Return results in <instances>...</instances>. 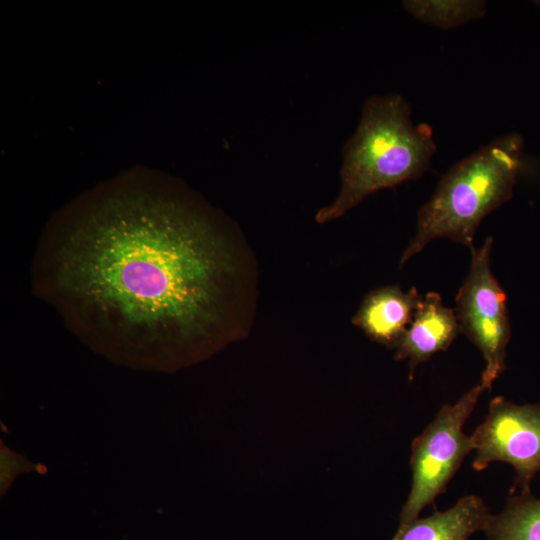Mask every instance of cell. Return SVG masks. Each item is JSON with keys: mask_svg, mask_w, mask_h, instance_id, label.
Returning <instances> with one entry per match:
<instances>
[{"mask_svg": "<svg viewBox=\"0 0 540 540\" xmlns=\"http://www.w3.org/2000/svg\"><path fill=\"white\" fill-rule=\"evenodd\" d=\"M37 471V465L11 450L0 441V495L4 496L15 478L23 473Z\"/></svg>", "mask_w": 540, "mask_h": 540, "instance_id": "obj_12", "label": "cell"}, {"mask_svg": "<svg viewBox=\"0 0 540 540\" xmlns=\"http://www.w3.org/2000/svg\"><path fill=\"white\" fill-rule=\"evenodd\" d=\"M403 7L414 18L441 29L457 28L487 12L483 0H407Z\"/></svg>", "mask_w": 540, "mask_h": 540, "instance_id": "obj_11", "label": "cell"}, {"mask_svg": "<svg viewBox=\"0 0 540 540\" xmlns=\"http://www.w3.org/2000/svg\"><path fill=\"white\" fill-rule=\"evenodd\" d=\"M491 514L481 497L465 495L449 509L397 529L390 540H467L484 530Z\"/></svg>", "mask_w": 540, "mask_h": 540, "instance_id": "obj_9", "label": "cell"}, {"mask_svg": "<svg viewBox=\"0 0 540 540\" xmlns=\"http://www.w3.org/2000/svg\"><path fill=\"white\" fill-rule=\"evenodd\" d=\"M482 532L487 540H540V499L530 491L510 496Z\"/></svg>", "mask_w": 540, "mask_h": 540, "instance_id": "obj_10", "label": "cell"}, {"mask_svg": "<svg viewBox=\"0 0 540 540\" xmlns=\"http://www.w3.org/2000/svg\"><path fill=\"white\" fill-rule=\"evenodd\" d=\"M536 6L540 7V0H536L533 2Z\"/></svg>", "mask_w": 540, "mask_h": 540, "instance_id": "obj_13", "label": "cell"}, {"mask_svg": "<svg viewBox=\"0 0 540 540\" xmlns=\"http://www.w3.org/2000/svg\"><path fill=\"white\" fill-rule=\"evenodd\" d=\"M421 300L415 287L406 292L397 285L380 287L365 296L352 323L371 340L395 349Z\"/></svg>", "mask_w": 540, "mask_h": 540, "instance_id": "obj_8", "label": "cell"}, {"mask_svg": "<svg viewBox=\"0 0 540 540\" xmlns=\"http://www.w3.org/2000/svg\"><path fill=\"white\" fill-rule=\"evenodd\" d=\"M52 268L59 299L123 362L187 365L251 325L246 244L179 197L130 190L101 200L61 238Z\"/></svg>", "mask_w": 540, "mask_h": 540, "instance_id": "obj_1", "label": "cell"}, {"mask_svg": "<svg viewBox=\"0 0 540 540\" xmlns=\"http://www.w3.org/2000/svg\"><path fill=\"white\" fill-rule=\"evenodd\" d=\"M476 471L493 462L511 465L516 473L510 492L530 491V483L540 472V403L515 404L503 396L489 403L484 421L472 433Z\"/></svg>", "mask_w": 540, "mask_h": 540, "instance_id": "obj_6", "label": "cell"}, {"mask_svg": "<svg viewBox=\"0 0 540 540\" xmlns=\"http://www.w3.org/2000/svg\"><path fill=\"white\" fill-rule=\"evenodd\" d=\"M523 148L522 136L512 132L453 165L419 209L417 230L400 267L437 238L473 246L484 217L512 197Z\"/></svg>", "mask_w": 540, "mask_h": 540, "instance_id": "obj_3", "label": "cell"}, {"mask_svg": "<svg viewBox=\"0 0 540 540\" xmlns=\"http://www.w3.org/2000/svg\"><path fill=\"white\" fill-rule=\"evenodd\" d=\"M435 151L431 126L412 122L411 105L401 95L368 98L344 146L340 192L317 212L316 222L335 220L369 195L419 178Z\"/></svg>", "mask_w": 540, "mask_h": 540, "instance_id": "obj_2", "label": "cell"}, {"mask_svg": "<svg viewBox=\"0 0 540 540\" xmlns=\"http://www.w3.org/2000/svg\"><path fill=\"white\" fill-rule=\"evenodd\" d=\"M460 332L455 312L443 304L438 293L428 292L395 347V359L409 361L412 379L419 364L447 350Z\"/></svg>", "mask_w": 540, "mask_h": 540, "instance_id": "obj_7", "label": "cell"}, {"mask_svg": "<svg viewBox=\"0 0 540 540\" xmlns=\"http://www.w3.org/2000/svg\"><path fill=\"white\" fill-rule=\"evenodd\" d=\"M486 387L479 382L454 404L443 405L411 445L412 483L398 528L419 518L420 512L446 491L465 457L474 449L463 426Z\"/></svg>", "mask_w": 540, "mask_h": 540, "instance_id": "obj_4", "label": "cell"}, {"mask_svg": "<svg viewBox=\"0 0 540 540\" xmlns=\"http://www.w3.org/2000/svg\"><path fill=\"white\" fill-rule=\"evenodd\" d=\"M492 243L488 237L480 248L470 247V270L456 296L454 311L461 332L483 355L480 382L486 389L505 370L511 335L506 295L491 270Z\"/></svg>", "mask_w": 540, "mask_h": 540, "instance_id": "obj_5", "label": "cell"}]
</instances>
